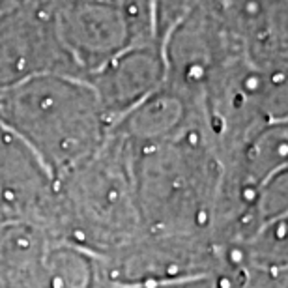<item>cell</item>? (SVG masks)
<instances>
[{
  "mask_svg": "<svg viewBox=\"0 0 288 288\" xmlns=\"http://www.w3.org/2000/svg\"><path fill=\"white\" fill-rule=\"evenodd\" d=\"M0 122L60 176L109 137V114L94 86L58 73L30 77L0 92Z\"/></svg>",
  "mask_w": 288,
  "mask_h": 288,
  "instance_id": "6da1fadb",
  "label": "cell"
},
{
  "mask_svg": "<svg viewBox=\"0 0 288 288\" xmlns=\"http://www.w3.org/2000/svg\"><path fill=\"white\" fill-rule=\"evenodd\" d=\"M0 204L13 217L51 230L56 178L15 131L0 122Z\"/></svg>",
  "mask_w": 288,
  "mask_h": 288,
  "instance_id": "7a4b0ae2",
  "label": "cell"
},
{
  "mask_svg": "<svg viewBox=\"0 0 288 288\" xmlns=\"http://www.w3.org/2000/svg\"><path fill=\"white\" fill-rule=\"evenodd\" d=\"M11 217H13V215H11V213L8 212V210H6V208H2V206H0V228H2V227H4V224H6V223H8L10 219H11Z\"/></svg>",
  "mask_w": 288,
  "mask_h": 288,
  "instance_id": "3957f363",
  "label": "cell"
},
{
  "mask_svg": "<svg viewBox=\"0 0 288 288\" xmlns=\"http://www.w3.org/2000/svg\"><path fill=\"white\" fill-rule=\"evenodd\" d=\"M0 206H2V204H0ZM2 208H4V206H2Z\"/></svg>",
  "mask_w": 288,
  "mask_h": 288,
  "instance_id": "277c9868",
  "label": "cell"
}]
</instances>
